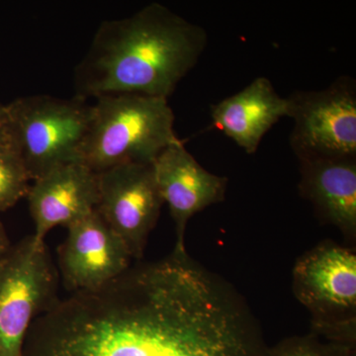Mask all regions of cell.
Returning a JSON list of instances; mask_svg holds the SVG:
<instances>
[{"instance_id":"cell-1","label":"cell","mask_w":356,"mask_h":356,"mask_svg":"<svg viewBox=\"0 0 356 356\" xmlns=\"http://www.w3.org/2000/svg\"><path fill=\"white\" fill-rule=\"evenodd\" d=\"M268 346L232 283L172 252L56 299L30 327L24 356H266Z\"/></svg>"},{"instance_id":"cell-2","label":"cell","mask_w":356,"mask_h":356,"mask_svg":"<svg viewBox=\"0 0 356 356\" xmlns=\"http://www.w3.org/2000/svg\"><path fill=\"white\" fill-rule=\"evenodd\" d=\"M207 33L161 3L103 21L74 70L76 96L139 95L168 99L197 65Z\"/></svg>"},{"instance_id":"cell-3","label":"cell","mask_w":356,"mask_h":356,"mask_svg":"<svg viewBox=\"0 0 356 356\" xmlns=\"http://www.w3.org/2000/svg\"><path fill=\"white\" fill-rule=\"evenodd\" d=\"M168 99L139 95L96 98L79 161L100 173L129 163H154L178 139Z\"/></svg>"},{"instance_id":"cell-4","label":"cell","mask_w":356,"mask_h":356,"mask_svg":"<svg viewBox=\"0 0 356 356\" xmlns=\"http://www.w3.org/2000/svg\"><path fill=\"white\" fill-rule=\"evenodd\" d=\"M6 111L7 144L31 181L79 161L90 119L91 105L86 100L25 96L6 105Z\"/></svg>"},{"instance_id":"cell-5","label":"cell","mask_w":356,"mask_h":356,"mask_svg":"<svg viewBox=\"0 0 356 356\" xmlns=\"http://www.w3.org/2000/svg\"><path fill=\"white\" fill-rule=\"evenodd\" d=\"M295 298L311 316V332L356 346V254L332 240L318 243L295 262Z\"/></svg>"},{"instance_id":"cell-6","label":"cell","mask_w":356,"mask_h":356,"mask_svg":"<svg viewBox=\"0 0 356 356\" xmlns=\"http://www.w3.org/2000/svg\"><path fill=\"white\" fill-rule=\"evenodd\" d=\"M56 289L44 241L26 236L0 259V356H24L30 327L57 299Z\"/></svg>"},{"instance_id":"cell-7","label":"cell","mask_w":356,"mask_h":356,"mask_svg":"<svg viewBox=\"0 0 356 356\" xmlns=\"http://www.w3.org/2000/svg\"><path fill=\"white\" fill-rule=\"evenodd\" d=\"M294 121L289 143L295 156L356 158V84L341 76L321 90L296 91L289 97Z\"/></svg>"},{"instance_id":"cell-8","label":"cell","mask_w":356,"mask_h":356,"mask_svg":"<svg viewBox=\"0 0 356 356\" xmlns=\"http://www.w3.org/2000/svg\"><path fill=\"white\" fill-rule=\"evenodd\" d=\"M96 210L125 243L133 259L144 257L163 207L153 163H129L98 173Z\"/></svg>"},{"instance_id":"cell-9","label":"cell","mask_w":356,"mask_h":356,"mask_svg":"<svg viewBox=\"0 0 356 356\" xmlns=\"http://www.w3.org/2000/svg\"><path fill=\"white\" fill-rule=\"evenodd\" d=\"M67 229L58 264L70 293L97 289L130 268L133 257L128 248L97 210Z\"/></svg>"},{"instance_id":"cell-10","label":"cell","mask_w":356,"mask_h":356,"mask_svg":"<svg viewBox=\"0 0 356 356\" xmlns=\"http://www.w3.org/2000/svg\"><path fill=\"white\" fill-rule=\"evenodd\" d=\"M153 166L159 193L175 222L177 241L172 252L185 254L189 220L225 200L228 178L208 172L187 151L181 140L163 149Z\"/></svg>"},{"instance_id":"cell-11","label":"cell","mask_w":356,"mask_h":356,"mask_svg":"<svg viewBox=\"0 0 356 356\" xmlns=\"http://www.w3.org/2000/svg\"><path fill=\"white\" fill-rule=\"evenodd\" d=\"M27 199L35 226L33 236L44 241L55 227L67 228L96 210L98 173L79 161L65 163L35 180Z\"/></svg>"},{"instance_id":"cell-12","label":"cell","mask_w":356,"mask_h":356,"mask_svg":"<svg viewBox=\"0 0 356 356\" xmlns=\"http://www.w3.org/2000/svg\"><path fill=\"white\" fill-rule=\"evenodd\" d=\"M300 195L313 206L324 225L356 243V158L300 159Z\"/></svg>"},{"instance_id":"cell-13","label":"cell","mask_w":356,"mask_h":356,"mask_svg":"<svg viewBox=\"0 0 356 356\" xmlns=\"http://www.w3.org/2000/svg\"><path fill=\"white\" fill-rule=\"evenodd\" d=\"M288 98L281 97L267 77L254 79L243 90L210 106L213 125L248 154L281 119L289 116Z\"/></svg>"},{"instance_id":"cell-14","label":"cell","mask_w":356,"mask_h":356,"mask_svg":"<svg viewBox=\"0 0 356 356\" xmlns=\"http://www.w3.org/2000/svg\"><path fill=\"white\" fill-rule=\"evenodd\" d=\"M266 356H356V346L331 341L310 331L268 346Z\"/></svg>"},{"instance_id":"cell-15","label":"cell","mask_w":356,"mask_h":356,"mask_svg":"<svg viewBox=\"0 0 356 356\" xmlns=\"http://www.w3.org/2000/svg\"><path fill=\"white\" fill-rule=\"evenodd\" d=\"M30 179L24 165L8 144H0V213L27 197Z\"/></svg>"},{"instance_id":"cell-16","label":"cell","mask_w":356,"mask_h":356,"mask_svg":"<svg viewBox=\"0 0 356 356\" xmlns=\"http://www.w3.org/2000/svg\"><path fill=\"white\" fill-rule=\"evenodd\" d=\"M7 118L6 105L0 103V144H7Z\"/></svg>"},{"instance_id":"cell-17","label":"cell","mask_w":356,"mask_h":356,"mask_svg":"<svg viewBox=\"0 0 356 356\" xmlns=\"http://www.w3.org/2000/svg\"><path fill=\"white\" fill-rule=\"evenodd\" d=\"M9 248H10V245H9L8 240H7L6 231H4L3 226L0 222V259L4 257V254L8 252Z\"/></svg>"}]
</instances>
